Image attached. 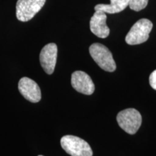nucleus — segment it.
Returning a JSON list of instances; mask_svg holds the SVG:
<instances>
[{"label":"nucleus","instance_id":"nucleus-1","mask_svg":"<svg viewBox=\"0 0 156 156\" xmlns=\"http://www.w3.org/2000/svg\"><path fill=\"white\" fill-rule=\"evenodd\" d=\"M90 54L101 69L109 73L116 70V65L110 50L104 45L95 43L89 48Z\"/></svg>","mask_w":156,"mask_h":156},{"label":"nucleus","instance_id":"nucleus-2","mask_svg":"<svg viewBox=\"0 0 156 156\" xmlns=\"http://www.w3.org/2000/svg\"><path fill=\"white\" fill-rule=\"evenodd\" d=\"M61 145L66 153L71 156H93V151L89 144L78 136H62Z\"/></svg>","mask_w":156,"mask_h":156},{"label":"nucleus","instance_id":"nucleus-3","mask_svg":"<svg viewBox=\"0 0 156 156\" xmlns=\"http://www.w3.org/2000/svg\"><path fill=\"white\" fill-rule=\"evenodd\" d=\"M153 26V23L148 19L142 18L136 21L126 35L125 38L126 44L138 45L147 41Z\"/></svg>","mask_w":156,"mask_h":156},{"label":"nucleus","instance_id":"nucleus-4","mask_svg":"<svg viewBox=\"0 0 156 156\" xmlns=\"http://www.w3.org/2000/svg\"><path fill=\"white\" fill-rule=\"evenodd\" d=\"M116 120L124 131L129 134H134L142 124V116L137 110L127 108L117 114Z\"/></svg>","mask_w":156,"mask_h":156},{"label":"nucleus","instance_id":"nucleus-5","mask_svg":"<svg viewBox=\"0 0 156 156\" xmlns=\"http://www.w3.org/2000/svg\"><path fill=\"white\" fill-rule=\"evenodd\" d=\"M46 0H17L16 17L21 22H27L38 12L46 3Z\"/></svg>","mask_w":156,"mask_h":156},{"label":"nucleus","instance_id":"nucleus-6","mask_svg":"<svg viewBox=\"0 0 156 156\" xmlns=\"http://www.w3.org/2000/svg\"><path fill=\"white\" fill-rule=\"evenodd\" d=\"M71 84L77 92L85 95H92L95 91V85L91 77L83 71H75L72 75Z\"/></svg>","mask_w":156,"mask_h":156},{"label":"nucleus","instance_id":"nucleus-7","mask_svg":"<svg viewBox=\"0 0 156 156\" xmlns=\"http://www.w3.org/2000/svg\"><path fill=\"white\" fill-rule=\"evenodd\" d=\"M18 90L26 100L32 103H38L41 99V92L38 85L30 78L24 77L20 80Z\"/></svg>","mask_w":156,"mask_h":156},{"label":"nucleus","instance_id":"nucleus-8","mask_svg":"<svg viewBox=\"0 0 156 156\" xmlns=\"http://www.w3.org/2000/svg\"><path fill=\"white\" fill-rule=\"evenodd\" d=\"M57 46L51 43L44 46L40 53V63L45 73L51 75L54 73L57 58Z\"/></svg>","mask_w":156,"mask_h":156},{"label":"nucleus","instance_id":"nucleus-9","mask_svg":"<svg viewBox=\"0 0 156 156\" xmlns=\"http://www.w3.org/2000/svg\"><path fill=\"white\" fill-rule=\"evenodd\" d=\"M107 16L104 12L95 11L90 21L91 32L101 38H106L110 34V29L106 25Z\"/></svg>","mask_w":156,"mask_h":156},{"label":"nucleus","instance_id":"nucleus-10","mask_svg":"<svg viewBox=\"0 0 156 156\" xmlns=\"http://www.w3.org/2000/svg\"><path fill=\"white\" fill-rule=\"evenodd\" d=\"M110 4H99L95 6V11H102L105 13L115 14L124 10L129 5V0H110Z\"/></svg>","mask_w":156,"mask_h":156},{"label":"nucleus","instance_id":"nucleus-11","mask_svg":"<svg viewBox=\"0 0 156 156\" xmlns=\"http://www.w3.org/2000/svg\"><path fill=\"white\" fill-rule=\"evenodd\" d=\"M148 4V0H129V7L132 10L139 12L145 9Z\"/></svg>","mask_w":156,"mask_h":156},{"label":"nucleus","instance_id":"nucleus-12","mask_svg":"<svg viewBox=\"0 0 156 156\" xmlns=\"http://www.w3.org/2000/svg\"><path fill=\"white\" fill-rule=\"evenodd\" d=\"M149 81L150 85H151L152 88H153L156 90V69L154 70L153 73L151 74L149 78Z\"/></svg>","mask_w":156,"mask_h":156},{"label":"nucleus","instance_id":"nucleus-13","mask_svg":"<svg viewBox=\"0 0 156 156\" xmlns=\"http://www.w3.org/2000/svg\"><path fill=\"white\" fill-rule=\"evenodd\" d=\"M38 156H43V155H38Z\"/></svg>","mask_w":156,"mask_h":156}]
</instances>
